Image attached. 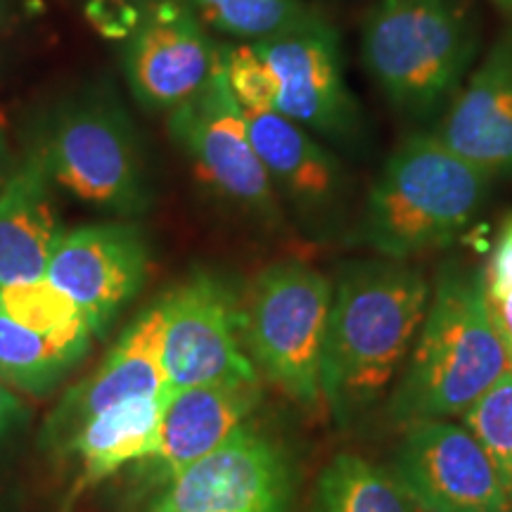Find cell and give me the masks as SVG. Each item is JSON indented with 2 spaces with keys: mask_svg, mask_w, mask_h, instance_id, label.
Returning a JSON list of instances; mask_svg holds the SVG:
<instances>
[{
  "mask_svg": "<svg viewBox=\"0 0 512 512\" xmlns=\"http://www.w3.org/2000/svg\"><path fill=\"white\" fill-rule=\"evenodd\" d=\"M53 183L34 140L0 190V287L46 278L64 233Z\"/></svg>",
  "mask_w": 512,
  "mask_h": 512,
  "instance_id": "ac0fdd59",
  "label": "cell"
},
{
  "mask_svg": "<svg viewBox=\"0 0 512 512\" xmlns=\"http://www.w3.org/2000/svg\"><path fill=\"white\" fill-rule=\"evenodd\" d=\"M166 396H145L126 401L86 420L57 451L69 453L79 463V479L72 501L81 491L112 477L133 460H147L155 453L159 418Z\"/></svg>",
  "mask_w": 512,
  "mask_h": 512,
  "instance_id": "d6986e66",
  "label": "cell"
},
{
  "mask_svg": "<svg viewBox=\"0 0 512 512\" xmlns=\"http://www.w3.org/2000/svg\"><path fill=\"white\" fill-rule=\"evenodd\" d=\"M204 27L235 43H261L297 29L316 15L304 0H190Z\"/></svg>",
  "mask_w": 512,
  "mask_h": 512,
  "instance_id": "7402d4cb",
  "label": "cell"
},
{
  "mask_svg": "<svg viewBox=\"0 0 512 512\" xmlns=\"http://www.w3.org/2000/svg\"><path fill=\"white\" fill-rule=\"evenodd\" d=\"M249 138L280 204L318 238H330L344 219L349 178L335 152L313 133L273 110H242Z\"/></svg>",
  "mask_w": 512,
  "mask_h": 512,
  "instance_id": "5bb4252c",
  "label": "cell"
},
{
  "mask_svg": "<svg viewBox=\"0 0 512 512\" xmlns=\"http://www.w3.org/2000/svg\"><path fill=\"white\" fill-rule=\"evenodd\" d=\"M3 55H5V53H3V48H0V64H3Z\"/></svg>",
  "mask_w": 512,
  "mask_h": 512,
  "instance_id": "4dcf8cb0",
  "label": "cell"
},
{
  "mask_svg": "<svg viewBox=\"0 0 512 512\" xmlns=\"http://www.w3.org/2000/svg\"><path fill=\"white\" fill-rule=\"evenodd\" d=\"M249 46L273 79V112L337 150L366 147V117L347 83L342 41L320 12L287 34Z\"/></svg>",
  "mask_w": 512,
  "mask_h": 512,
  "instance_id": "ba28073f",
  "label": "cell"
},
{
  "mask_svg": "<svg viewBox=\"0 0 512 512\" xmlns=\"http://www.w3.org/2000/svg\"><path fill=\"white\" fill-rule=\"evenodd\" d=\"M479 57L472 0H377L361 27V62L394 114L432 128Z\"/></svg>",
  "mask_w": 512,
  "mask_h": 512,
  "instance_id": "3957f363",
  "label": "cell"
},
{
  "mask_svg": "<svg viewBox=\"0 0 512 512\" xmlns=\"http://www.w3.org/2000/svg\"><path fill=\"white\" fill-rule=\"evenodd\" d=\"M36 143L53 181L76 200L117 216L150 209L143 143L114 88L88 86L64 98Z\"/></svg>",
  "mask_w": 512,
  "mask_h": 512,
  "instance_id": "5b68a950",
  "label": "cell"
},
{
  "mask_svg": "<svg viewBox=\"0 0 512 512\" xmlns=\"http://www.w3.org/2000/svg\"><path fill=\"white\" fill-rule=\"evenodd\" d=\"M430 131L491 183L512 176V27L491 43Z\"/></svg>",
  "mask_w": 512,
  "mask_h": 512,
  "instance_id": "9a60e30c",
  "label": "cell"
},
{
  "mask_svg": "<svg viewBox=\"0 0 512 512\" xmlns=\"http://www.w3.org/2000/svg\"><path fill=\"white\" fill-rule=\"evenodd\" d=\"M389 475L427 512H510L484 446L456 422L406 425Z\"/></svg>",
  "mask_w": 512,
  "mask_h": 512,
  "instance_id": "30bf717a",
  "label": "cell"
},
{
  "mask_svg": "<svg viewBox=\"0 0 512 512\" xmlns=\"http://www.w3.org/2000/svg\"><path fill=\"white\" fill-rule=\"evenodd\" d=\"M219 60V43L190 0H155L126 38L124 74L150 112H174L207 86Z\"/></svg>",
  "mask_w": 512,
  "mask_h": 512,
  "instance_id": "4fadbf2b",
  "label": "cell"
},
{
  "mask_svg": "<svg viewBox=\"0 0 512 512\" xmlns=\"http://www.w3.org/2000/svg\"><path fill=\"white\" fill-rule=\"evenodd\" d=\"M145 12L124 0H88L86 17L102 36L128 38L136 31Z\"/></svg>",
  "mask_w": 512,
  "mask_h": 512,
  "instance_id": "d4e9b609",
  "label": "cell"
},
{
  "mask_svg": "<svg viewBox=\"0 0 512 512\" xmlns=\"http://www.w3.org/2000/svg\"><path fill=\"white\" fill-rule=\"evenodd\" d=\"M221 64L242 110H273V79L249 43L219 46Z\"/></svg>",
  "mask_w": 512,
  "mask_h": 512,
  "instance_id": "cb8c5ba5",
  "label": "cell"
},
{
  "mask_svg": "<svg viewBox=\"0 0 512 512\" xmlns=\"http://www.w3.org/2000/svg\"><path fill=\"white\" fill-rule=\"evenodd\" d=\"M510 370L508 347L486 304L482 268L446 261L392 394V418L403 425L463 418Z\"/></svg>",
  "mask_w": 512,
  "mask_h": 512,
  "instance_id": "7a4b0ae2",
  "label": "cell"
},
{
  "mask_svg": "<svg viewBox=\"0 0 512 512\" xmlns=\"http://www.w3.org/2000/svg\"><path fill=\"white\" fill-rule=\"evenodd\" d=\"M491 3H494L496 8L501 10L505 17H508V22H510V27H512V0H491Z\"/></svg>",
  "mask_w": 512,
  "mask_h": 512,
  "instance_id": "f1b7e54d",
  "label": "cell"
},
{
  "mask_svg": "<svg viewBox=\"0 0 512 512\" xmlns=\"http://www.w3.org/2000/svg\"><path fill=\"white\" fill-rule=\"evenodd\" d=\"M27 420L29 408L24 406V401L15 394V389H10L8 384L0 382V446L15 437V434L27 425Z\"/></svg>",
  "mask_w": 512,
  "mask_h": 512,
  "instance_id": "484cf974",
  "label": "cell"
},
{
  "mask_svg": "<svg viewBox=\"0 0 512 512\" xmlns=\"http://www.w3.org/2000/svg\"><path fill=\"white\" fill-rule=\"evenodd\" d=\"M162 320L166 394L219 382H259L240 335V299L195 271L155 299Z\"/></svg>",
  "mask_w": 512,
  "mask_h": 512,
  "instance_id": "9c48e42d",
  "label": "cell"
},
{
  "mask_svg": "<svg viewBox=\"0 0 512 512\" xmlns=\"http://www.w3.org/2000/svg\"><path fill=\"white\" fill-rule=\"evenodd\" d=\"M17 19V5L15 0H0V34L8 31Z\"/></svg>",
  "mask_w": 512,
  "mask_h": 512,
  "instance_id": "83f0119b",
  "label": "cell"
},
{
  "mask_svg": "<svg viewBox=\"0 0 512 512\" xmlns=\"http://www.w3.org/2000/svg\"><path fill=\"white\" fill-rule=\"evenodd\" d=\"M463 427L475 434L494 463L512 512V370L463 415Z\"/></svg>",
  "mask_w": 512,
  "mask_h": 512,
  "instance_id": "603a6c76",
  "label": "cell"
},
{
  "mask_svg": "<svg viewBox=\"0 0 512 512\" xmlns=\"http://www.w3.org/2000/svg\"><path fill=\"white\" fill-rule=\"evenodd\" d=\"M86 354L27 328L0 309V382L22 394H50Z\"/></svg>",
  "mask_w": 512,
  "mask_h": 512,
  "instance_id": "ffe728a7",
  "label": "cell"
},
{
  "mask_svg": "<svg viewBox=\"0 0 512 512\" xmlns=\"http://www.w3.org/2000/svg\"><path fill=\"white\" fill-rule=\"evenodd\" d=\"M145 396H166L162 320L155 302L126 325L98 370L67 392L50 415L43 441L60 448L86 420Z\"/></svg>",
  "mask_w": 512,
  "mask_h": 512,
  "instance_id": "e0dca14e",
  "label": "cell"
},
{
  "mask_svg": "<svg viewBox=\"0 0 512 512\" xmlns=\"http://www.w3.org/2000/svg\"><path fill=\"white\" fill-rule=\"evenodd\" d=\"M259 401V382L200 384L166 394L155 453L143 460L150 482L166 486L214 453L249 425Z\"/></svg>",
  "mask_w": 512,
  "mask_h": 512,
  "instance_id": "2e32d148",
  "label": "cell"
},
{
  "mask_svg": "<svg viewBox=\"0 0 512 512\" xmlns=\"http://www.w3.org/2000/svg\"><path fill=\"white\" fill-rule=\"evenodd\" d=\"M316 512H415V508L389 472L361 456L339 453L318 477Z\"/></svg>",
  "mask_w": 512,
  "mask_h": 512,
  "instance_id": "44dd1931",
  "label": "cell"
},
{
  "mask_svg": "<svg viewBox=\"0 0 512 512\" xmlns=\"http://www.w3.org/2000/svg\"><path fill=\"white\" fill-rule=\"evenodd\" d=\"M166 124L195 176L216 200L266 228H275L283 221V204L256 155L221 55L207 86L169 112Z\"/></svg>",
  "mask_w": 512,
  "mask_h": 512,
  "instance_id": "52a82bcc",
  "label": "cell"
},
{
  "mask_svg": "<svg viewBox=\"0 0 512 512\" xmlns=\"http://www.w3.org/2000/svg\"><path fill=\"white\" fill-rule=\"evenodd\" d=\"M12 166H15V164H12V150H10L8 131H5L3 121H0V190H3V185L8 183Z\"/></svg>",
  "mask_w": 512,
  "mask_h": 512,
  "instance_id": "4316f807",
  "label": "cell"
},
{
  "mask_svg": "<svg viewBox=\"0 0 512 512\" xmlns=\"http://www.w3.org/2000/svg\"><path fill=\"white\" fill-rule=\"evenodd\" d=\"M292 491L285 448L245 425L166 484L150 512H290Z\"/></svg>",
  "mask_w": 512,
  "mask_h": 512,
  "instance_id": "8fae6325",
  "label": "cell"
},
{
  "mask_svg": "<svg viewBox=\"0 0 512 512\" xmlns=\"http://www.w3.org/2000/svg\"><path fill=\"white\" fill-rule=\"evenodd\" d=\"M491 181L430 128L394 147L370 185L358 242L384 259L413 261L448 247L475 221Z\"/></svg>",
  "mask_w": 512,
  "mask_h": 512,
  "instance_id": "277c9868",
  "label": "cell"
},
{
  "mask_svg": "<svg viewBox=\"0 0 512 512\" xmlns=\"http://www.w3.org/2000/svg\"><path fill=\"white\" fill-rule=\"evenodd\" d=\"M150 245L136 223H93L64 230L46 280L86 318L93 337H105L119 313L143 290Z\"/></svg>",
  "mask_w": 512,
  "mask_h": 512,
  "instance_id": "7c38bea8",
  "label": "cell"
},
{
  "mask_svg": "<svg viewBox=\"0 0 512 512\" xmlns=\"http://www.w3.org/2000/svg\"><path fill=\"white\" fill-rule=\"evenodd\" d=\"M332 306V280L306 261L266 266L240 299V335L259 377L302 406H316Z\"/></svg>",
  "mask_w": 512,
  "mask_h": 512,
  "instance_id": "8992f818",
  "label": "cell"
},
{
  "mask_svg": "<svg viewBox=\"0 0 512 512\" xmlns=\"http://www.w3.org/2000/svg\"><path fill=\"white\" fill-rule=\"evenodd\" d=\"M124 3H131V5H136V8H140V10H147L150 8L152 3H155V0H124Z\"/></svg>",
  "mask_w": 512,
  "mask_h": 512,
  "instance_id": "f546056e",
  "label": "cell"
},
{
  "mask_svg": "<svg viewBox=\"0 0 512 512\" xmlns=\"http://www.w3.org/2000/svg\"><path fill=\"white\" fill-rule=\"evenodd\" d=\"M432 283L411 261L351 259L332 280V306L320 363V392L347 422L380 399L411 354L430 306Z\"/></svg>",
  "mask_w": 512,
  "mask_h": 512,
  "instance_id": "6da1fadb",
  "label": "cell"
}]
</instances>
